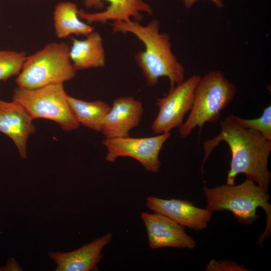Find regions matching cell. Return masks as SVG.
<instances>
[{
	"label": "cell",
	"mask_w": 271,
	"mask_h": 271,
	"mask_svg": "<svg viewBox=\"0 0 271 271\" xmlns=\"http://www.w3.org/2000/svg\"><path fill=\"white\" fill-rule=\"evenodd\" d=\"M221 130L212 139L203 142V166L213 150L221 142L227 143L231 153L230 169L226 184H235V179L239 174L268 191L271 173L268 162L271 152V141L260 132L242 127L236 121L234 115L226 116L220 121Z\"/></svg>",
	"instance_id": "obj_1"
},
{
	"label": "cell",
	"mask_w": 271,
	"mask_h": 271,
	"mask_svg": "<svg viewBox=\"0 0 271 271\" xmlns=\"http://www.w3.org/2000/svg\"><path fill=\"white\" fill-rule=\"evenodd\" d=\"M112 26L114 33H131L145 45V49L137 53L134 58L148 86L157 85L162 77L169 80L170 89L185 80V69L171 51L169 35L160 32L158 20L145 26L131 20L114 22Z\"/></svg>",
	"instance_id": "obj_2"
},
{
	"label": "cell",
	"mask_w": 271,
	"mask_h": 271,
	"mask_svg": "<svg viewBox=\"0 0 271 271\" xmlns=\"http://www.w3.org/2000/svg\"><path fill=\"white\" fill-rule=\"evenodd\" d=\"M203 190L207 209L212 212L229 211L237 222L245 225H251L258 219L257 209L261 207L266 218L265 229L256 242L261 248L271 232V205L268 191L247 178L237 185L225 184L210 188L204 184Z\"/></svg>",
	"instance_id": "obj_3"
},
{
	"label": "cell",
	"mask_w": 271,
	"mask_h": 271,
	"mask_svg": "<svg viewBox=\"0 0 271 271\" xmlns=\"http://www.w3.org/2000/svg\"><path fill=\"white\" fill-rule=\"evenodd\" d=\"M236 92L234 84L219 71H211L201 77L190 113L179 127L180 137L186 138L196 126L199 128L200 137L204 125L219 119L221 112L231 102Z\"/></svg>",
	"instance_id": "obj_4"
},
{
	"label": "cell",
	"mask_w": 271,
	"mask_h": 271,
	"mask_svg": "<svg viewBox=\"0 0 271 271\" xmlns=\"http://www.w3.org/2000/svg\"><path fill=\"white\" fill-rule=\"evenodd\" d=\"M69 48L65 42H53L27 56L16 79L18 86L37 88L72 79L77 70L71 61Z\"/></svg>",
	"instance_id": "obj_5"
},
{
	"label": "cell",
	"mask_w": 271,
	"mask_h": 271,
	"mask_svg": "<svg viewBox=\"0 0 271 271\" xmlns=\"http://www.w3.org/2000/svg\"><path fill=\"white\" fill-rule=\"evenodd\" d=\"M63 84H51L37 88L17 86L12 100L22 105L33 118L53 120L65 131L77 129L80 124L70 107Z\"/></svg>",
	"instance_id": "obj_6"
},
{
	"label": "cell",
	"mask_w": 271,
	"mask_h": 271,
	"mask_svg": "<svg viewBox=\"0 0 271 271\" xmlns=\"http://www.w3.org/2000/svg\"><path fill=\"white\" fill-rule=\"evenodd\" d=\"M170 136V132L144 138H105L102 144L107 151L105 159L113 163L118 158L130 157L138 161L146 171L157 173L161 166L160 151Z\"/></svg>",
	"instance_id": "obj_7"
},
{
	"label": "cell",
	"mask_w": 271,
	"mask_h": 271,
	"mask_svg": "<svg viewBox=\"0 0 271 271\" xmlns=\"http://www.w3.org/2000/svg\"><path fill=\"white\" fill-rule=\"evenodd\" d=\"M200 79L199 75H192L170 89L166 96L157 100L159 111L151 125L154 133L170 132L183 124L185 115L192 107L195 90Z\"/></svg>",
	"instance_id": "obj_8"
},
{
	"label": "cell",
	"mask_w": 271,
	"mask_h": 271,
	"mask_svg": "<svg viewBox=\"0 0 271 271\" xmlns=\"http://www.w3.org/2000/svg\"><path fill=\"white\" fill-rule=\"evenodd\" d=\"M147 232L148 243L152 249L170 247L194 249L197 243L184 230V226L159 213L141 214Z\"/></svg>",
	"instance_id": "obj_9"
},
{
	"label": "cell",
	"mask_w": 271,
	"mask_h": 271,
	"mask_svg": "<svg viewBox=\"0 0 271 271\" xmlns=\"http://www.w3.org/2000/svg\"><path fill=\"white\" fill-rule=\"evenodd\" d=\"M146 205L154 212L162 214L183 226L195 230L206 228L213 213L207 208H198L186 200L149 196L147 198Z\"/></svg>",
	"instance_id": "obj_10"
},
{
	"label": "cell",
	"mask_w": 271,
	"mask_h": 271,
	"mask_svg": "<svg viewBox=\"0 0 271 271\" xmlns=\"http://www.w3.org/2000/svg\"><path fill=\"white\" fill-rule=\"evenodd\" d=\"M34 119L20 103L0 100V132L14 142L21 158L27 157V142L36 131Z\"/></svg>",
	"instance_id": "obj_11"
},
{
	"label": "cell",
	"mask_w": 271,
	"mask_h": 271,
	"mask_svg": "<svg viewBox=\"0 0 271 271\" xmlns=\"http://www.w3.org/2000/svg\"><path fill=\"white\" fill-rule=\"evenodd\" d=\"M87 8H94L102 9L103 2H107L108 6L101 12L87 13L78 11L79 17L89 23H104L109 21L126 22L133 18L134 21H140L143 19L142 13L152 15L153 10L149 4L144 0H82Z\"/></svg>",
	"instance_id": "obj_12"
},
{
	"label": "cell",
	"mask_w": 271,
	"mask_h": 271,
	"mask_svg": "<svg viewBox=\"0 0 271 271\" xmlns=\"http://www.w3.org/2000/svg\"><path fill=\"white\" fill-rule=\"evenodd\" d=\"M143 112L142 103L133 97L116 98L104 120L101 132L106 139L129 136L130 131L139 125Z\"/></svg>",
	"instance_id": "obj_13"
},
{
	"label": "cell",
	"mask_w": 271,
	"mask_h": 271,
	"mask_svg": "<svg viewBox=\"0 0 271 271\" xmlns=\"http://www.w3.org/2000/svg\"><path fill=\"white\" fill-rule=\"evenodd\" d=\"M108 232L90 243L69 252H49L56 264V271H89L95 268L101 260V251L112 238Z\"/></svg>",
	"instance_id": "obj_14"
},
{
	"label": "cell",
	"mask_w": 271,
	"mask_h": 271,
	"mask_svg": "<svg viewBox=\"0 0 271 271\" xmlns=\"http://www.w3.org/2000/svg\"><path fill=\"white\" fill-rule=\"evenodd\" d=\"M69 56L77 71L103 67L105 54L101 35L94 31L83 40L72 38Z\"/></svg>",
	"instance_id": "obj_15"
},
{
	"label": "cell",
	"mask_w": 271,
	"mask_h": 271,
	"mask_svg": "<svg viewBox=\"0 0 271 271\" xmlns=\"http://www.w3.org/2000/svg\"><path fill=\"white\" fill-rule=\"evenodd\" d=\"M77 6L71 2H63L55 7L54 26L58 38L63 39L71 35L87 36L94 28L81 20Z\"/></svg>",
	"instance_id": "obj_16"
},
{
	"label": "cell",
	"mask_w": 271,
	"mask_h": 271,
	"mask_svg": "<svg viewBox=\"0 0 271 271\" xmlns=\"http://www.w3.org/2000/svg\"><path fill=\"white\" fill-rule=\"evenodd\" d=\"M68 101L76 119L84 126L101 132L104 120L111 106L101 100L87 101L68 95Z\"/></svg>",
	"instance_id": "obj_17"
},
{
	"label": "cell",
	"mask_w": 271,
	"mask_h": 271,
	"mask_svg": "<svg viewBox=\"0 0 271 271\" xmlns=\"http://www.w3.org/2000/svg\"><path fill=\"white\" fill-rule=\"evenodd\" d=\"M27 56L24 52L0 50V81L19 74Z\"/></svg>",
	"instance_id": "obj_18"
},
{
	"label": "cell",
	"mask_w": 271,
	"mask_h": 271,
	"mask_svg": "<svg viewBox=\"0 0 271 271\" xmlns=\"http://www.w3.org/2000/svg\"><path fill=\"white\" fill-rule=\"evenodd\" d=\"M238 124L242 127L260 132L267 140L271 141V106L265 107L262 115L254 119H244L234 115Z\"/></svg>",
	"instance_id": "obj_19"
},
{
	"label": "cell",
	"mask_w": 271,
	"mask_h": 271,
	"mask_svg": "<svg viewBox=\"0 0 271 271\" xmlns=\"http://www.w3.org/2000/svg\"><path fill=\"white\" fill-rule=\"evenodd\" d=\"M205 271H248L243 265L231 260H210L207 264Z\"/></svg>",
	"instance_id": "obj_20"
},
{
	"label": "cell",
	"mask_w": 271,
	"mask_h": 271,
	"mask_svg": "<svg viewBox=\"0 0 271 271\" xmlns=\"http://www.w3.org/2000/svg\"><path fill=\"white\" fill-rule=\"evenodd\" d=\"M22 268L14 257L9 258L6 265L0 268V271H20Z\"/></svg>",
	"instance_id": "obj_21"
},
{
	"label": "cell",
	"mask_w": 271,
	"mask_h": 271,
	"mask_svg": "<svg viewBox=\"0 0 271 271\" xmlns=\"http://www.w3.org/2000/svg\"><path fill=\"white\" fill-rule=\"evenodd\" d=\"M198 0H183V4L184 7L186 9H189L191 8L193 5ZM214 3L216 6L220 9L224 7V5L222 0H210Z\"/></svg>",
	"instance_id": "obj_22"
}]
</instances>
